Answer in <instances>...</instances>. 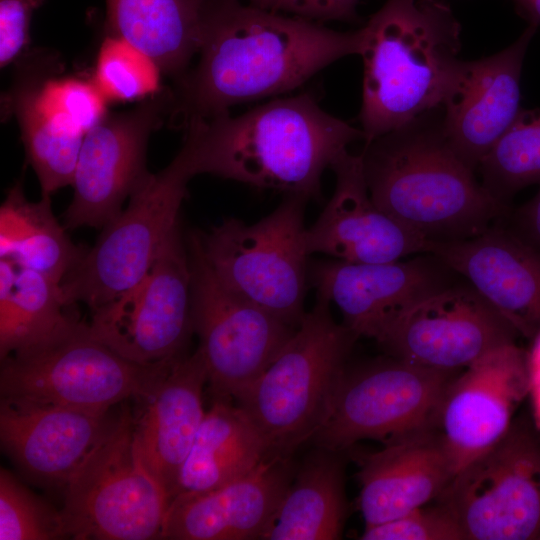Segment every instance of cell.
<instances>
[{
	"label": "cell",
	"instance_id": "6da1fadb",
	"mask_svg": "<svg viewBox=\"0 0 540 540\" xmlns=\"http://www.w3.org/2000/svg\"><path fill=\"white\" fill-rule=\"evenodd\" d=\"M362 40L361 28L340 32L240 0H208L200 59L175 80L169 123L185 129L233 105L295 90L338 59L360 54Z\"/></svg>",
	"mask_w": 540,
	"mask_h": 540
},
{
	"label": "cell",
	"instance_id": "7a4b0ae2",
	"mask_svg": "<svg viewBox=\"0 0 540 540\" xmlns=\"http://www.w3.org/2000/svg\"><path fill=\"white\" fill-rule=\"evenodd\" d=\"M180 149L193 176L211 174L259 189L321 199L325 169L364 133L324 111L312 92L275 99L232 117L192 121Z\"/></svg>",
	"mask_w": 540,
	"mask_h": 540
},
{
	"label": "cell",
	"instance_id": "3957f363",
	"mask_svg": "<svg viewBox=\"0 0 540 540\" xmlns=\"http://www.w3.org/2000/svg\"><path fill=\"white\" fill-rule=\"evenodd\" d=\"M361 156L373 202L431 244L474 237L511 211L452 150L442 108L365 143Z\"/></svg>",
	"mask_w": 540,
	"mask_h": 540
},
{
	"label": "cell",
	"instance_id": "277c9868",
	"mask_svg": "<svg viewBox=\"0 0 540 540\" xmlns=\"http://www.w3.org/2000/svg\"><path fill=\"white\" fill-rule=\"evenodd\" d=\"M364 142L442 107L461 59V25L443 0H386L361 27Z\"/></svg>",
	"mask_w": 540,
	"mask_h": 540
},
{
	"label": "cell",
	"instance_id": "5b68a950",
	"mask_svg": "<svg viewBox=\"0 0 540 540\" xmlns=\"http://www.w3.org/2000/svg\"><path fill=\"white\" fill-rule=\"evenodd\" d=\"M329 306L317 299L274 360L235 397L273 455L289 457L313 439L358 338Z\"/></svg>",
	"mask_w": 540,
	"mask_h": 540
},
{
	"label": "cell",
	"instance_id": "8992f818",
	"mask_svg": "<svg viewBox=\"0 0 540 540\" xmlns=\"http://www.w3.org/2000/svg\"><path fill=\"white\" fill-rule=\"evenodd\" d=\"M64 491L67 537L161 539L169 499L141 457L129 408L113 418Z\"/></svg>",
	"mask_w": 540,
	"mask_h": 540
},
{
	"label": "cell",
	"instance_id": "52a82bcc",
	"mask_svg": "<svg viewBox=\"0 0 540 540\" xmlns=\"http://www.w3.org/2000/svg\"><path fill=\"white\" fill-rule=\"evenodd\" d=\"M306 201L285 195L253 224L228 218L206 233L197 232L205 259L228 289L295 328L306 313L309 281Z\"/></svg>",
	"mask_w": 540,
	"mask_h": 540
},
{
	"label": "cell",
	"instance_id": "ba28073f",
	"mask_svg": "<svg viewBox=\"0 0 540 540\" xmlns=\"http://www.w3.org/2000/svg\"><path fill=\"white\" fill-rule=\"evenodd\" d=\"M193 177L179 151L162 171L149 173L128 205L103 228L61 282L65 302L90 310L108 303L137 284L170 237L180 228L179 212Z\"/></svg>",
	"mask_w": 540,
	"mask_h": 540
},
{
	"label": "cell",
	"instance_id": "9c48e42d",
	"mask_svg": "<svg viewBox=\"0 0 540 540\" xmlns=\"http://www.w3.org/2000/svg\"><path fill=\"white\" fill-rule=\"evenodd\" d=\"M435 502L451 511L465 540H540V430L532 417L513 419Z\"/></svg>",
	"mask_w": 540,
	"mask_h": 540
},
{
	"label": "cell",
	"instance_id": "30bf717a",
	"mask_svg": "<svg viewBox=\"0 0 540 540\" xmlns=\"http://www.w3.org/2000/svg\"><path fill=\"white\" fill-rule=\"evenodd\" d=\"M460 371L427 368L390 355L345 367L312 440L320 449L341 453L362 439L385 444L431 428L444 391Z\"/></svg>",
	"mask_w": 540,
	"mask_h": 540
},
{
	"label": "cell",
	"instance_id": "8fae6325",
	"mask_svg": "<svg viewBox=\"0 0 540 540\" xmlns=\"http://www.w3.org/2000/svg\"><path fill=\"white\" fill-rule=\"evenodd\" d=\"M161 363V362H160ZM160 363L141 365L95 339L86 322L56 341L1 360V399L105 414L131 400Z\"/></svg>",
	"mask_w": 540,
	"mask_h": 540
},
{
	"label": "cell",
	"instance_id": "7c38bea8",
	"mask_svg": "<svg viewBox=\"0 0 540 540\" xmlns=\"http://www.w3.org/2000/svg\"><path fill=\"white\" fill-rule=\"evenodd\" d=\"M192 328L214 398L235 399L274 360L296 328L228 289L188 238Z\"/></svg>",
	"mask_w": 540,
	"mask_h": 540
},
{
	"label": "cell",
	"instance_id": "4fadbf2b",
	"mask_svg": "<svg viewBox=\"0 0 540 540\" xmlns=\"http://www.w3.org/2000/svg\"><path fill=\"white\" fill-rule=\"evenodd\" d=\"M87 326L95 339L137 364L153 365L185 353L193 332L191 267L180 228L144 277L92 310Z\"/></svg>",
	"mask_w": 540,
	"mask_h": 540
},
{
	"label": "cell",
	"instance_id": "5bb4252c",
	"mask_svg": "<svg viewBox=\"0 0 540 540\" xmlns=\"http://www.w3.org/2000/svg\"><path fill=\"white\" fill-rule=\"evenodd\" d=\"M520 336L510 322L460 277L422 299L383 331L388 355L411 364L460 371Z\"/></svg>",
	"mask_w": 540,
	"mask_h": 540
},
{
	"label": "cell",
	"instance_id": "9a60e30c",
	"mask_svg": "<svg viewBox=\"0 0 540 540\" xmlns=\"http://www.w3.org/2000/svg\"><path fill=\"white\" fill-rule=\"evenodd\" d=\"M171 100V90L162 89L130 111L107 114L84 135L64 213L67 230L103 228L123 210L149 174L148 139L169 116Z\"/></svg>",
	"mask_w": 540,
	"mask_h": 540
},
{
	"label": "cell",
	"instance_id": "2e32d148",
	"mask_svg": "<svg viewBox=\"0 0 540 540\" xmlns=\"http://www.w3.org/2000/svg\"><path fill=\"white\" fill-rule=\"evenodd\" d=\"M528 395V351L516 343L492 350L454 377L440 400L433 428L455 475L505 435Z\"/></svg>",
	"mask_w": 540,
	"mask_h": 540
},
{
	"label": "cell",
	"instance_id": "e0dca14e",
	"mask_svg": "<svg viewBox=\"0 0 540 540\" xmlns=\"http://www.w3.org/2000/svg\"><path fill=\"white\" fill-rule=\"evenodd\" d=\"M459 278L432 253L384 263L318 261L308 271L317 299L334 303L357 337L376 341L406 310Z\"/></svg>",
	"mask_w": 540,
	"mask_h": 540
},
{
	"label": "cell",
	"instance_id": "ac0fdd59",
	"mask_svg": "<svg viewBox=\"0 0 540 540\" xmlns=\"http://www.w3.org/2000/svg\"><path fill=\"white\" fill-rule=\"evenodd\" d=\"M537 28L528 24L504 50L459 64L442 105V129L452 150L475 171L522 109V66Z\"/></svg>",
	"mask_w": 540,
	"mask_h": 540
},
{
	"label": "cell",
	"instance_id": "d6986e66",
	"mask_svg": "<svg viewBox=\"0 0 540 540\" xmlns=\"http://www.w3.org/2000/svg\"><path fill=\"white\" fill-rule=\"evenodd\" d=\"M334 192L307 229L309 254L353 263H384L429 253L431 242L382 211L372 200L361 153L347 151L331 165Z\"/></svg>",
	"mask_w": 540,
	"mask_h": 540
},
{
	"label": "cell",
	"instance_id": "ffe728a7",
	"mask_svg": "<svg viewBox=\"0 0 540 540\" xmlns=\"http://www.w3.org/2000/svg\"><path fill=\"white\" fill-rule=\"evenodd\" d=\"M208 383L201 351L161 362L131 400L135 441L141 457L170 501L179 470L205 416L202 394Z\"/></svg>",
	"mask_w": 540,
	"mask_h": 540
},
{
	"label": "cell",
	"instance_id": "44dd1931",
	"mask_svg": "<svg viewBox=\"0 0 540 540\" xmlns=\"http://www.w3.org/2000/svg\"><path fill=\"white\" fill-rule=\"evenodd\" d=\"M469 282L516 329L540 332V251L502 221L459 241L432 243L430 252Z\"/></svg>",
	"mask_w": 540,
	"mask_h": 540
},
{
	"label": "cell",
	"instance_id": "7402d4cb",
	"mask_svg": "<svg viewBox=\"0 0 540 540\" xmlns=\"http://www.w3.org/2000/svg\"><path fill=\"white\" fill-rule=\"evenodd\" d=\"M289 457L270 455L244 476L169 502L161 539H262L291 484Z\"/></svg>",
	"mask_w": 540,
	"mask_h": 540
},
{
	"label": "cell",
	"instance_id": "603a6c76",
	"mask_svg": "<svg viewBox=\"0 0 540 540\" xmlns=\"http://www.w3.org/2000/svg\"><path fill=\"white\" fill-rule=\"evenodd\" d=\"M114 417L1 399L3 449L27 477L64 488Z\"/></svg>",
	"mask_w": 540,
	"mask_h": 540
},
{
	"label": "cell",
	"instance_id": "cb8c5ba5",
	"mask_svg": "<svg viewBox=\"0 0 540 540\" xmlns=\"http://www.w3.org/2000/svg\"><path fill=\"white\" fill-rule=\"evenodd\" d=\"M359 507L365 526L398 518L435 501L455 476L441 437L431 427L358 454Z\"/></svg>",
	"mask_w": 540,
	"mask_h": 540
},
{
	"label": "cell",
	"instance_id": "d4e9b609",
	"mask_svg": "<svg viewBox=\"0 0 540 540\" xmlns=\"http://www.w3.org/2000/svg\"><path fill=\"white\" fill-rule=\"evenodd\" d=\"M62 69L57 54L29 50L16 62L11 88L2 100L5 115L18 121L27 160L47 197L72 184L85 135L50 114L40 100L43 81Z\"/></svg>",
	"mask_w": 540,
	"mask_h": 540
},
{
	"label": "cell",
	"instance_id": "484cf974",
	"mask_svg": "<svg viewBox=\"0 0 540 540\" xmlns=\"http://www.w3.org/2000/svg\"><path fill=\"white\" fill-rule=\"evenodd\" d=\"M270 455L264 437L246 413L230 399L214 398L179 470L170 501L219 488L249 473Z\"/></svg>",
	"mask_w": 540,
	"mask_h": 540
},
{
	"label": "cell",
	"instance_id": "4316f807",
	"mask_svg": "<svg viewBox=\"0 0 540 540\" xmlns=\"http://www.w3.org/2000/svg\"><path fill=\"white\" fill-rule=\"evenodd\" d=\"M208 0H106V23L148 55L162 73L181 77L199 52Z\"/></svg>",
	"mask_w": 540,
	"mask_h": 540
},
{
	"label": "cell",
	"instance_id": "83f0119b",
	"mask_svg": "<svg viewBox=\"0 0 540 540\" xmlns=\"http://www.w3.org/2000/svg\"><path fill=\"white\" fill-rule=\"evenodd\" d=\"M63 297L61 283L0 258V359L46 346L81 321Z\"/></svg>",
	"mask_w": 540,
	"mask_h": 540
},
{
	"label": "cell",
	"instance_id": "f1b7e54d",
	"mask_svg": "<svg viewBox=\"0 0 540 540\" xmlns=\"http://www.w3.org/2000/svg\"><path fill=\"white\" fill-rule=\"evenodd\" d=\"M340 452L321 449L288 487L262 539L335 540L347 512Z\"/></svg>",
	"mask_w": 540,
	"mask_h": 540
},
{
	"label": "cell",
	"instance_id": "f546056e",
	"mask_svg": "<svg viewBox=\"0 0 540 540\" xmlns=\"http://www.w3.org/2000/svg\"><path fill=\"white\" fill-rule=\"evenodd\" d=\"M51 209V197L29 201L21 183L7 193L0 207V258L61 283L83 256Z\"/></svg>",
	"mask_w": 540,
	"mask_h": 540
},
{
	"label": "cell",
	"instance_id": "4dcf8cb0",
	"mask_svg": "<svg viewBox=\"0 0 540 540\" xmlns=\"http://www.w3.org/2000/svg\"><path fill=\"white\" fill-rule=\"evenodd\" d=\"M477 170L483 187L509 207L517 192L540 183V108L521 109Z\"/></svg>",
	"mask_w": 540,
	"mask_h": 540
},
{
	"label": "cell",
	"instance_id": "1f68e13d",
	"mask_svg": "<svg viewBox=\"0 0 540 540\" xmlns=\"http://www.w3.org/2000/svg\"><path fill=\"white\" fill-rule=\"evenodd\" d=\"M158 65L126 40L109 35L102 42L92 81L107 101H131L162 90Z\"/></svg>",
	"mask_w": 540,
	"mask_h": 540
},
{
	"label": "cell",
	"instance_id": "d6a6232c",
	"mask_svg": "<svg viewBox=\"0 0 540 540\" xmlns=\"http://www.w3.org/2000/svg\"><path fill=\"white\" fill-rule=\"evenodd\" d=\"M67 536L61 511L0 471V540H54Z\"/></svg>",
	"mask_w": 540,
	"mask_h": 540
},
{
	"label": "cell",
	"instance_id": "836d02e7",
	"mask_svg": "<svg viewBox=\"0 0 540 540\" xmlns=\"http://www.w3.org/2000/svg\"><path fill=\"white\" fill-rule=\"evenodd\" d=\"M47 78L40 88L45 109L86 134L106 115L107 99L91 81L78 78Z\"/></svg>",
	"mask_w": 540,
	"mask_h": 540
},
{
	"label": "cell",
	"instance_id": "e575fe53",
	"mask_svg": "<svg viewBox=\"0 0 540 540\" xmlns=\"http://www.w3.org/2000/svg\"><path fill=\"white\" fill-rule=\"evenodd\" d=\"M363 540H465L454 515L436 502L422 506L398 518L365 526Z\"/></svg>",
	"mask_w": 540,
	"mask_h": 540
},
{
	"label": "cell",
	"instance_id": "d590c367",
	"mask_svg": "<svg viewBox=\"0 0 540 540\" xmlns=\"http://www.w3.org/2000/svg\"><path fill=\"white\" fill-rule=\"evenodd\" d=\"M45 0H0L1 68L16 63L29 51L33 13Z\"/></svg>",
	"mask_w": 540,
	"mask_h": 540
},
{
	"label": "cell",
	"instance_id": "8d00e7d4",
	"mask_svg": "<svg viewBox=\"0 0 540 540\" xmlns=\"http://www.w3.org/2000/svg\"><path fill=\"white\" fill-rule=\"evenodd\" d=\"M268 11L324 24L328 21L362 23L357 13L361 0H247Z\"/></svg>",
	"mask_w": 540,
	"mask_h": 540
},
{
	"label": "cell",
	"instance_id": "74e56055",
	"mask_svg": "<svg viewBox=\"0 0 540 540\" xmlns=\"http://www.w3.org/2000/svg\"><path fill=\"white\" fill-rule=\"evenodd\" d=\"M503 222L521 239L540 251V187L530 200L510 211Z\"/></svg>",
	"mask_w": 540,
	"mask_h": 540
},
{
	"label": "cell",
	"instance_id": "f35d334b",
	"mask_svg": "<svg viewBox=\"0 0 540 540\" xmlns=\"http://www.w3.org/2000/svg\"><path fill=\"white\" fill-rule=\"evenodd\" d=\"M528 351L529 396L532 406V420L540 430V332L533 338Z\"/></svg>",
	"mask_w": 540,
	"mask_h": 540
},
{
	"label": "cell",
	"instance_id": "ab89813d",
	"mask_svg": "<svg viewBox=\"0 0 540 540\" xmlns=\"http://www.w3.org/2000/svg\"><path fill=\"white\" fill-rule=\"evenodd\" d=\"M515 9L528 24L540 26V0H511Z\"/></svg>",
	"mask_w": 540,
	"mask_h": 540
}]
</instances>
